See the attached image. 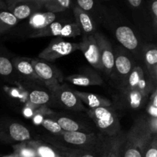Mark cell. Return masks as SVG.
Segmentation results:
<instances>
[{"label":"cell","mask_w":157,"mask_h":157,"mask_svg":"<svg viewBox=\"0 0 157 157\" xmlns=\"http://www.w3.org/2000/svg\"><path fill=\"white\" fill-rule=\"evenodd\" d=\"M144 157H157V138L156 135H154L147 146L144 153Z\"/></svg>","instance_id":"1f68e13d"},{"label":"cell","mask_w":157,"mask_h":157,"mask_svg":"<svg viewBox=\"0 0 157 157\" xmlns=\"http://www.w3.org/2000/svg\"><path fill=\"white\" fill-rule=\"evenodd\" d=\"M50 95L44 90H33L29 93V101L33 105H44L50 101Z\"/></svg>","instance_id":"484cf974"},{"label":"cell","mask_w":157,"mask_h":157,"mask_svg":"<svg viewBox=\"0 0 157 157\" xmlns=\"http://www.w3.org/2000/svg\"><path fill=\"white\" fill-rule=\"evenodd\" d=\"M155 84L145 67L141 65L133 67L124 84L122 85L123 90H136L147 98L153 90Z\"/></svg>","instance_id":"277c9868"},{"label":"cell","mask_w":157,"mask_h":157,"mask_svg":"<svg viewBox=\"0 0 157 157\" xmlns=\"http://www.w3.org/2000/svg\"><path fill=\"white\" fill-rule=\"evenodd\" d=\"M14 154L18 157H37L32 148L28 145L27 142L20 143L13 146Z\"/></svg>","instance_id":"f1b7e54d"},{"label":"cell","mask_w":157,"mask_h":157,"mask_svg":"<svg viewBox=\"0 0 157 157\" xmlns=\"http://www.w3.org/2000/svg\"><path fill=\"white\" fill-rule=\"evenodd\" d=\"M73 12L75 18V22L80 28L81 32H84V35H94L96 32L95 24L90 14L83 11L77 6L73 8Z\"/></svg>","instance_id":"5bb4252c"},{"label":"cell","mask_w":157,"mask_h":157,"mask_svg":"<svg viewBox=\"0 0 157 157\" xmlns=\"http://www.w3.org/2000/svg\"><path fill=\"white\" fill-rule=\"evenodd\" d=\"M86 111L104 136H114L122 130L117 115L110 107L89 109Z\"/></svg>","instance_id":"3957f363"},{"label":"cell","mask_w":157,"mask_h":157,"mask_svg":"<svg viewBox=\"0 0 157 157\" xmlns=\"http://www.w3.org/2000/svg\"><path fill=\"white\" fill-rule=\"evenodd\" d=\"M77 50H79L78 43L70 42L57 38L52 41L49 45L38 55V58L48 61H54L61 57L70 55Z\"/></svg>","instance_id":"52a82bcc"},{"label":"cell","mask_w":157,"mask_h":157,"mask_svg":"<svg viewBox=\"0 0 157 157\" xmlns=\"http://www.w3.org/2000/svg\"><path fill=\"white\" fill-rule=\"evenodd\" d=\"M95 39L98 44L101 55V64L103 70L108 76H110L114 69V54H113L112 46L110 41L105 36L100 32H95L94 34Z\"/></svg>","instance_id":"30bf717a"},{"label":"cell","mask_w":157,"mask_h":157,"mask_svg":"<svg viewBox=\"0 0 157 157\" xmlns=\"http://www.w3.org/2000/svg\"><path fill=\"white\" fill-rule=\"evenodd\" d=\"M65 80L70 84L77 86H82V87L101 85L103 84V80L101 79V77L94 71L90 70L83 74L71 75L66 78Z\"/></svg>","instance_id":"9a60e30c"},{"label":"cell","mask_w":157,"mask_h":157,"mask_svg":"<svg viewBox=\"0 0 157 157\" xmlns=\"http://www.w3.org/2000/svg\"><path fill=\"white\" fill-rule=\"evenodd\" d=\"M0 9H7V6L5 2V0H0Z\"/></svg>","instance_id":"74e56055"},{"label":"cell","mask_w":157,"mask_h":157,"mask_svg":"<svg viewBox=\"0 0 157 157\" xmlns=\"http://www.w3.org/2000/svg\"><path fill=\"white\" fill-rule=\"evenodd\" d=\"M74 93L81 99L83 103L88 105L90 109L98 108V107H110L112 104L110 100L104 97L94 94L85 93L79 90H75Z\"/></svg>","instance_id":"ffe728a7"},{"label":"cell","mask_w":157,"mask_h":157,"mask_svg":"<svg viewBox=\"0 0 157 157\" xmlns=\"http://www.w3.org/2000/svg\"><path fill=\"white\" fill-rule=\"evenodd\" d=\"M31 63L41 82L45 84L52 94L55 93L61 86L60 82L61 81V78H59L60 74H58L56 69L52 65L41 60L31 59Z\"/></svg>","instance_id":"8992f818"},{"label":"cell","mask_w":157,"mask_h":157,"mask_svg":"<svg viewBox=\"0 0 157 157\" xmlns=\"http://www.w3.org/2000/svg\"><path fill=\"white\" fill-rule=\"evenodd\" d=\"M16 1H18V0H5V2H6L7 7H9V6H11L12 4H13V3L15 2Z\"/></svg>","instance_id":"f35d334b"},{"label":"cell","mask_w":157,"mask_h":157,"mask_svg":"<svg viewBox=\"0 0 157 157\" xmlns=\"http://www.w3.org/2000/svg\"><path fill=\"white\" fill-rule=\"evenodd\" d=\"M14 67L12 61L0 54V77L2 78H9L13 74Z\"/></svg>","instance_id":"f546056e"},{"label":"cell","mask_w":157,"mask_h":157,"mask_svg":"<svg viewBox=\"0 0 157 157\" xmlns=\"http://www.w3.org/2000/svg\"><path fill=\"white\" fill-rule=\"evenodd\" d=\"M27 144L33 149L37 157H64L63 153L53 145L38 140H29L27 141Z\"/></svg>","instance_id":"d6986e66"},{"label":"cell","mask_w":157,"mask_h":157,"mask_svg":"<svg viewBox=\"0 0 157 157\" xmlns=\"http://www.w3.org/2000/svg\"><path fill=\"white\" fill-rule=\"evenodd\" d=\"M29 140L31 133L25 126L0 120V142L23 143Z\"/></svg>","instance_id":"5b68a950"},{"label":"cell","mask_w":157,"mask_h":157,"mask_svg":"<svg viewBox=\"0 0 157 157\" xmlns=\"http://www.w3.org/2000/svg\"><path fill=\"white\" fill-rule=\"evenodd\" d=\"M148 124L153 134L156 135L157 132V117H148Z\"/></svg>","instance_id":"836d02e7"},{"label":"cell","mask_w":157,"mask_h":157,"mask_svg":"<svg viewBox=\"0 0 157 157\" xmlns=\"http://www.w3.org/2000/svg\"><path fill=\"white\" fill-rule=\"evenodd\" d=\"M149 113H150V117H157V107L150 104V107L148 110Z\"/></svg>","instance_id":"d590c367"},{"label":"cell","mask_w":157,"mask_h":157,"mask_svg":"<svg viewBox=\"0 0 157 157\" xmlns=\"http://www.w3.org/2000/svg\"><path fill=\"white\" fill-rule=\"evenodd\" d=\"M63 153L64 157H99V151L75 150L65 147H55Z\"/></svg>","instance_id":"d4e9b609"},{"label":"cell","mask_w":157,"mask_h":157,"mask_svg":"<svg viewBox=\"0 0 157 157\" xmlns=\"http://www.w3.org/2000/svg\"><path fill=\"white\" fill-rule=\"evenodd\" d=\"M58 136L61 140H54L52 144L55 147H65L75 150L99 151L101 141V133H87L85 132H64Z\"/></svg>","instance_id":"7a4b0ae2"},{"label":"cell","mask_w":157,"mask_h":157,"mask_svg":"<svg viewBox=\"0 0 157 157\" xmlns=\"http://www.w3.org/2000/svg\"><path fill=\"white\" fill-rule=\"evenodd\" d=\"M64 22L55 21L46 28L40 30H35L29 35V38H41L48 36H60L61 35Z\"/></svg>","instance_id":"7402d4cb"},{"label":"cell","mask_w":157,"mask_h":157,"mask_svg":"<svg viewBox=\"0 0 157 157\" xmlns=\"http://www.w3.org/2000/svg\"><path fill=\"white\" fill-rule=\"evenodd\" d=\"M128 3L132 8H137L143 5V2L144 0H127Z\"/></svg>","instance_id":"e575fe53"},{"label":"cell","mask_w":157,"mask_h":157,"mask_svg":"<svg viewBox=\"0 0 157 157\" xmlns=\"http://www.w3.org/2000/svg\"><path fill=\"white\" fill-rule=\"evenodd\" d=\"M133 68V65L132 61L127 55L120 53L114 56V69L121 78L123 84L128 78Z\"/></svg>","instance_id":"44dd1931"},{"label":"cell","mask_w":157,"mask_h":157,"mask_svg":"<svg viewBox=\"0 0 157 157\" xmlns=\"http://www.w3.org/2000/svg\"><path fill=\"white\" fill-rule=\"evenodd\" d=\"M77 6L82 9L84 12H87L92 16L93 15H104V10L101 9L98 0H75ZM93 18V17H92Z\"/></svg>","instance_id":"cb8c5ba5"},{"label":"cell","mask_w":157,"mask_h":157,"mask_svg":"<svg viewBox=\"0 0 157 157\" xmlns=\"http://www.w3.org/2000/svg\"><path fill=\"white\" fill-rule=\"evenodd\" d=\"M126 141V133L121 130L114 136L101 134L99 157H123Z\"/></svg>","instance_id":"ba28073f"},{"label":"cell","mask_w":157,"mask_h":157,"mask_svg":"<svg viewBox=\"0 0 157 157\" xmlns=\"http://www.w3.org/2000/svg\"><path fill=\"white\" fill-rule=\"evenodd\" d=\"M18 20L8 9H0V35L9 32L16 25Z\"/></svg>","instance_id":"603a6c76"},{"label":"cell","mask_w":157,"mask_h":157,"mask_svg":"<svg viewBox=\"0 0 157 157\" xmlns=\"http://www.w3.org/2000/svg\"><path fill=\"white\" fill-rule=\"evenodd\" d=\"M44 5V2L38 0H18L7 7V9L20 21L30 18L36 12H41Z\"/></svg>","instance_id":"8fae6325"},{"label":"cell","mask_w":157,"mask_h":157,"mask_svg":"<svg viewBox=\"0 0 157 157\" xmlns=\"http://www.w3.org/2000/svg\"><path fill=\"white\" fill-rule=\"evenodd\" d=\"M71 5V0H50L44 4V7H45L48 11L58 13L69 9Z\"/></svg>","instance_id":"83f0119b"},{"label":"cell","mask_w":157,"mask_h":157,"mask_svg":"<svg viewBox=\"0 0 157 157\" xmlns=\"http://www.w3.org/2000/svg\"><path fill=\"white\" fill-rule=\"evenodd\" d=\"M56 122L60 126L61 130L64 132H83L82 130L84 128H82L78 122L70 118L61 117L57 119Z\"/></svg>","instance_id":"4316f807"},{"label":"cell","mask_w":157,"mask_h":157,"mask_svg":"<svg viewBox=\"0 0 157 157\" xmlns=\"http://www.w3.org/2000/svg\"><path fill=\"white\" fill-rule=\"evenodd\" d=\"M150 11L156 29L157 25V0H150Z\"/></svg>","instance_id":"d6a6232c"},{"label":"cell","mask_w":157,"mask_h":157,"mask_svg":"<svg viewBox=\"0 0 157 157\" xmlns=\"http://www.w3.org/2000/svg\"><path fill=\"white\" fill-rule=\"evenodd\" d=\"M4 157H18V156H15V154H14V153H13V154H12V155H11V156H4Z\"/></svg>","instance_id":"ab89813d"},{"label":"cell","mask_w":157,"mask_h":157,"mask_svg":"<svg viewBox=\"0 0 157 157\" xmlns=\"http://www.w3.org/2000/svg\"><path fill=\"white\" fill-rule=\"evenodd\" d=\"M151 105L157 107V95L156 89H155V90L153 91V94L151 95Z\"/></svg>","instance_id":"8d00e7d4"},{"label":"cell","mask_w":157,"mask_h":157,"mask_svg":"<svg viewBox=\"0 0 157 157\" xmlns=\"http://www.w3.org/2000/svg\"><path fill=\"white\" fill-rule=\"evenodd\" d=\"M153 136L149 127L148 117L140 116L126 133L123 157H144L146 149Z\"/></svg>","instance_id":"6da1fadb"},{"label":"cell","mask_w":157,"mask_h":157,"mask_svg":"<svg viewBox=\"0 0 157 157\" xmlns=\"http://www.w3.org/2000/svg\"><path fill=\"white\" fill-rule=\"evenodd\" d=\"M11 61L14 68L23 78L27 80L41 82L32 67L31 59L25 58H15Z\"/></svg>","instance_id":"2e32d148"},{"label":"cell","mask_w":157,"mask_h":157,"mask_svg":"<svg viewBox=\"0 0 157 157\" xmlns=\"http://www.w3.org/2000/svg\"><path fill=\"white\" fill-rule=\"evenodd\" d=\"M56 18V12H50V11L44 12H38L33 14L29 18V24L35 30H40V29H44L52 22H54Z\"/></svg>","instance_id":"ac0fdd59"},{"label":"cell","mask_w":157,"mask_h":157,"mask_svg":"<svg viewBox=\"0 0 157 157\" xmlns=\"http://www.w3.org/2000/svg\"><path fill=\"white\" fill-rule=\"evenodd\" d=\"M78 44L79 50L82 52L90 65L98 70H103L99 47L94 35H84Z\"/></svg>","instance_id":"9c48e42d"},{"label":"cell","mask_w":157,"mask_h":157,"mask_svg":"<svg viewBox=\"0 0 157 157\" xmlns=\"http://www.w3.org/2000/svg\"><path fill=\"white\" fill-rule=\"evenodd\" d=\"M144 60L146 70L156 84L157 79V48L156 46L151 44L144 48Z\"/></svg>","instance_id":"e0dca14e"},{"label":"cell","mask_w":157,"mask_h":157,"mask_svg":"<svg viewBox=\"0 0 157 157\" xmlns=\"http://www.w3.org/2000/svg\"><path fill=\"white\" fill-rule=\"evenodd\" d=\"M117 41L128 50L136 51L139 45V41L131 28L127 25L118 26L115 31Z\"/></svg>","instance_id":"4fadbf2b"},{"label":"cell","mask_w":157,"mask_h":157,"mask_svg":"<svg viewBox=\"0 0 157 157\" xmlns=\"http://www.w3.org/2000/svg\"><path fill=\"white\" fill-rule=\"evenodd\" d=\"M41 125L44 127L47 130H48L49 132H51L52 133L54 134L59 135L61 134L63 132V130H61V128L60 127V126L58 125V123L56 122V121H54V120L48 119V118H44L41 121Z\"/></svg>","instance_id":"4dcf8cb0"},{"label":"cell","mask_w":157,"mask_h":157,"mask_svg":"<svg viewBox=\"0 0 157 157\" xmlns=\"http://www.w3.org/2000/svg\"><path fill=\"white\" fill-rule=\"evenodd\" d=\"M53 94L56 97L58 101L63 106L69 110H75V111L87 110L81 99L74 93V91L64 86H60Z\"/></svg>","instance_id":"7c38bea8"}]
</instances>
